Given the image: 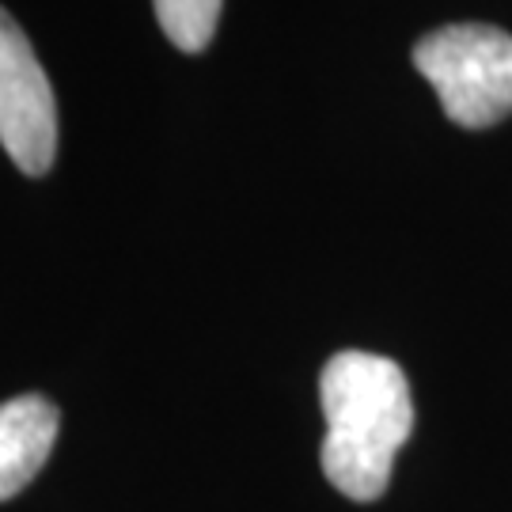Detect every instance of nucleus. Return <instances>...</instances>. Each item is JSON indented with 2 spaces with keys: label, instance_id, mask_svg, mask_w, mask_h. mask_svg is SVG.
<instances>
[{
  "label": "nucleus",
  "instance_id": "1",
  "mask_svg": "<svg viewBox=\"0 0 512 512\" xmlns=\"http://www.w3.org/2000/svg\"><path fill=\"white\" fill-rule=\"evenodd\" d=\"M327 414L323 471L353 501H376L391 482V467L414 433V399L403 368L391 357L342 349L319 376Z\"/></svg>",
  "mask_w": 512,
  "mask_h": 512
},
{
  "label": "nucleus",
  "instance_id": "4",
  "mask_svg": "<svg viewBox=\"0 0 512 512\" xmlns=\"http://www.w3.org/2000/svg\"><path fill=\"white\" fill-rule=\"evenodd\" d=\"M57 406L46 395L0 403V501L16 497L42 471L57 440Z\"/></svg>",
  "mask_w": 512,
  "mask_h": 512
},
{
  "label": "nucleus",
  "instance_id": "5",
  "mask_svg": "<svg viewBox=\"0 0 512 512\" xmlns=\"http://www.w3.org/2000/svg\"><path fill=\"white\" fill-rule=\"evenodd\" d=\"M224 0H152L156 19L164 35L183 50V54H202L213 42Z\"/></svg>",
  "mask_w": 512,
  "mask_h": 512
},
{
  "label": "nucleus",
  "instance_id": "3",
  "mask_svg": "<svg viewBox=\"0 0 512 512\" xmlns=\"http://www.w3.org/2000/svg\"><path fill=\"white\" fill-rule=\"evenodd\" d=\"M0 145L23 175H46L57 156V99L31 38L0 8Z\"/></svg>",
  "mask_w": 512,
  "mask_h": 512
},
{
  "label": "nucleus",
  "instance_id": "2",
  "mask_svg": "<svg viewBox=\"0 0 512 512\" xmlns=\"http://www.w3.org/2000/svg\"><path fill=\"white\" fill-rule=\"evenodd\" d=\"M414 65L456 126L486 129L512 114V35L505 31L486 23L440 27L414 46Z\"/></svg>",
  "mask_w": 512,
  "mask_h": 512
}]
</instances>
